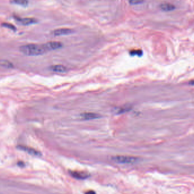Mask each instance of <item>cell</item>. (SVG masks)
Masks as SVG:
<instances>
[{
    "mask_svg": "<svg viewBox=\"0 0 194 194\" xmlns=\"http://www.w3.org/2000/svg\"><path fill=\"white\" fill-rule=\"evenodd\" d=\"M18 165L20 166H23L25 165L23 164V163H22V162H21V164H20V163H18Z\"/></svg>",
    "mask_w": 194,
    "mask_h": 194,
    "instance_id": "17",
    "label": "cell"
},
{
    "mask_svg": "<svg viewBox=\"0 0 194 194\" xmlns=\"http://www.w3.org/2000/svg\"><path fill=\"white\" fill-rule=\"evenodd\" d=\"M18 21L23 25L28 26L30 25L35 24L37 22V19L34 18H18Z\"/></svg>",
    "mask_w": 194,
    "mask_h": 194,
    "instance_id": "6",
    "label": "cell"
},
{
    "mask_svg": "<svg viewBox=\"0 0 194 194\" xmlns=\"http://www.w3.org/2000/svg\"><path fill=\"white\" fill-rule=\"evenodd\" d=\"M18 149L23 150L24 151H26L27 153H28L29 154L32 155V156H40V153L36 151L35 149H33V148H30L29 147H26V146H18L17 147Z\"/></svg>",
    "mask_w": 194,
    "mask_h": 194,
    "instance_id": "7",
    "label": "cell"
},
{
    "mask_svg": "<svg viewBox=\"0 0 194 194\" xmlns=\"http://www.w3.org/2000/svg\"><path fill=\"white\" fill-rule=\"evenodd\" d=\"M51 70L53 71V72H59V73H64L65 72L67 69V68L61 64H56V65H53L51 66Z\"/></svg>",
    "mask_w": 194,
    "mask_h": 194,
    "instance_id": "9",
    "label": "cell"
},
{
    "mask_svg": "<svg viewBox=\"0 0 194 194\" xmlns=\"http://www.w3.org/2000/svg\"><path fill=\"white\" fill-rule=\"evenodd\" d=\"M71 174V176L73 178L77 179H86L89 176V175L88 173L85 172H81V171H73L69 173Z\"/></svg>",
    "mask_w": 194,
    "mask_h": 194,
    "instance_id": "5",
    "label": "cell"
},
{
    "mask_svg": "<svg viewBox=\"0 0 194 194\" xmlns=\"http://www.w3.org/2000/svg\"><path fill=\"white\" fill-rule=\"evenodd\" d=\"M160 8L163 11L169 12V11L173 10L175 9V6L169 3H164L161 4Z\"/></svg>",
    "mask_w": 194,
    "mask_h": 194,
    "instance_id": "10",
    "label": "cell"
},
{
    "mask_svg": "<svg viewBox=\"0 0 194 194\" xmlns=\"http://www.w3.org/2000/svg\"><path fill=\"white\" fill-rule=\"evenodd\" d=\"M131 54L133 56L134 55H138V56H141L142 54V52L141 50H133L131 52Z\"/></svg>",
    "mask_w": 194,
    "mask_h": 194,
    "instance_id": "15",
    "label": "cell"
},
{
    "mask_svg": "<svg viewBox=\"0 0 194 194\" xmlns=\"http://www.w3.org/2000/svg\"><path fill=\"white\" fill-rule=\"evenodd\" d=\"M112 160L116 163L120 164H132L138 161V158L134 157L118 156L112 158Z\"/></svg>",
    "mask_w": 194,
    "mask_h": 194,
    "instance_id": "2",
    "label": "cell"
},
{
    "mask_svg": "<svg viewBox=\"0 0 194 194\" xmlns=\"http://www.w3.org/2000/svg\"><path fill=\"white\" fill-rule=\"evenodd\" d=\"M189 84L191 85V86H194V80L191 81L189 82Z\"/></svg>",
    "mask_w": 194,
    "mask_h": 194,
    "instance_id": "16",
    "label": "cell"
},
{
    "mask_svg": "<svg viewBox=\"0 0 194 194\" xmlns=\"http://www.w3.org/2000/svg\"><path fill=\"white\" fill-rule=\"evenodd\" d=\"M43 45L47 51L58 50L59 49H61L63 47V43L61 42H57V41L49 42Z\"/></svg>",
    "mask_w": 194,
    "mask_h": 194,
    "instance_id": "3",
    "label": "cell"
},
{
    "mask_svg": "<svg viewBox=\"0 0 194 194\" xmlns=\"http://www.w3.org/2000/svg\"><path fill=\"white\" fill-rule=\"evenodd\" d=\"M2 26L5 27H6L7 29H11L12 30H14L15 31L16 30V27L12 24L11 23H3L2 24Z\"/></svg>",
    "mask_w": 194,
    "mask_h": 194,
    "instance_id": "12",
    "label": "cell"
},
{
    "mask_svg": "<svg viewBox=\"0 0 194 194\" xmlns=\"http://www.w3.org/2000/svg\"><path fill=\"white\" fill-rule=\"evenodd\" d=\"M19 50L23 54L27 56H38L47 52L44 45L27 44L21 46Z\"/></svg>",
    "mask_w": 194,
    "mask_h": 194,
    "instance_id": "1",
    "label": "cell"
},
{
    "mask_svg": "<svg viewBox=\"0 0 194 194\" xmlns=\"http://www.w3.org/2000/svg\"><path fill=\"white\" fill-rule=\"evenodd\" d=\"M81 117L84 120H90L98 119L100 117V116L98 114L94 113H84L81 115Z\"/></svg>",
    "mask_w": 194,
    "mask_h": 194,
    "instance_id": "8",
    "label": "cell"
},
{
    "mask_svg": "<svg viewBox=\"0 0 194 194\" xmlns=\"http://www.w3.org/2000/svg\"><path fill=\"white\" fill-rule=\"evenodd\" d=\"M1 65L5 67H8V68L13 67V64L8 61H2L1 62Z\"/></svg>",
    "mask_w": 194,
    "mask_h": 194,
    "instance_id": "13",
    "label": "cell"
},
{
    "mask_svg": "<svg viewBox=\"0 0 194 194\" xmlns=\"http://www.w3.org/2000/svg\"><path fill=\"white\" fill-rule=\"evenodd\" d=\"M11 3L22 6H27L29 4V0H11Z\"/></svg>",
    "mask_w": 194,
    "mask_h": 194,
    "instance_id": "11",
    "label": "cell"
},
{
    "mask_svg": "<svg viewBox=\"0 0 194 194\" xmlns=\"http://www.w3.org/2000/svg\"><path fill=\"white\" fill-rule=\"evenodd\" d=\"M73 33V30L68 28H60L54 30L51 32V34L53 36H59L63 35H69Z\"/></svg>",
    "mask_w": 194,
    "mask_h": 194,
    "instance_id": "4",
    "label": "cell"
},
{
    "mask_svg": "<svg viewBox=\"0 0 194 194\" xmlns=\"http://www.w3.org/2000/svg\"><path fill=\"white\" fill-rule=\"evenodd\" d=\"M144 0H129V2L131 5H138L143 2Z\"/></svg>",
    "mask_w": 194,
    "mask_h": 194,
    "instance_id": "14",
    "label": "cell"
}]
</instances>
